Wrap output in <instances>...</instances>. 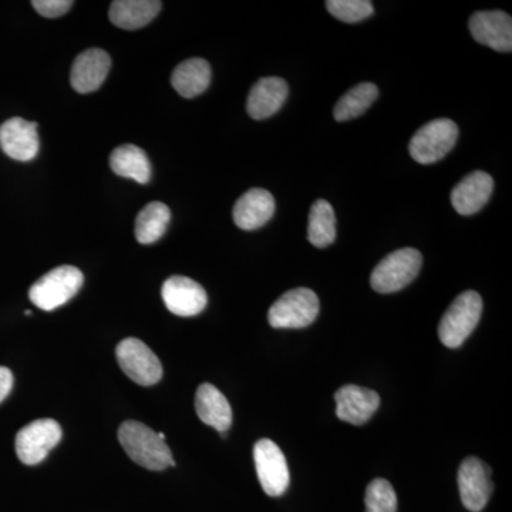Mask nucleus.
I'll use <instances>...</instances> for the list:
<instances>
[{
  "mask_svg": "<svg viewBox=\"0 0 512 512\" xmlns=\"http://www.w3.org/2000/svg\"><path fill=\"white\" fill-rule=\"evenodd\" d=\"M211 83V66L204 59H190L175 67L171 84L185 99L200 96Z\"/></svg>",
  "mask_w": 512,
  "mask_h": 512,
  "instance_id": "412c9836",
  "label": "nucleus"
},
{
  "mask_svg": "<svg viewBox=\"0 0 512 512\" xmlns=\"http://www.w3.org/2000/svg\"><path fill=\"white\" fill-rule=\"evenodd\" d=\"M275 214V198L262 188H252L245 192L235 204L232 217L238 228L254 231L264 227Z\"/></svg>",
  "mask_w": 512,
  "mask_h": 512,
  "instance_id": "f3484780",
  "label": "nucleus"
},
{
  "mask_svg": "<svg viewBox=\"0 0 512 512\" xmlns=\"http://www.w3.org/2000/svg\"><path fill=\"white\" fill-rule=\"evenodd\" d=\"M111 59L109 53L101 49L84 50L74 60L70 83L77 93L96 92L107 79L110 72Z\"/></svg>",
  "mask_w": 512,
  "mask_h": 512,
  "instance_id": "2eb2a0df",
  "label": "nucleus"
},
{
  "mask_svg": "<svg viewBox=\"0 0 512 512\" xmlns=\"http://www.w3.org/2000/svg\"><path fill=\"white\" fill-rule=\"evenodd\" d=\"M163 8L158 0H116L110 6V20L117 28L136 30L156 19Z\"/></svg>",
  "mask_w": 512,
  "mask_h": 512,
  "instance_id": "aec40b11",
  "label": "nucleus"
},
{
  "mask_svg": "<svg viewBox=\"0 0 512 512\" xmlns=\"http://www.w3.org/2000/svg\"><path fill=\"white\" fill-rule=\"evenodd\" d=\"M366 512H396L397 495L393 485L383 478H377L367 485Z\"/></svg>",
  "mask_w": 512,
  "mask_h": 512,
  "instance_id": "a878e982",
  "label": "nucleus"
},
{
  "mask_svg": "<svg viewBox=\"0 0 512 512\" xmlns=\"http://www.w3.org/2000/svg\"><path fill=\"white\" fill-rule=\"evenodd\" d=\"M468 28L480 45L497 52L510 53L512 49V19L501 10L474 13Z\"/></svg>",
  "mask_w": 512,
  "mask_h": 512,
  "instance_id": "f8f14e48",
  "label": "nucleus"
},
{
  "mask_svg": "<svg viewBox=\"0 0 512 512\" xmlns=\"http://www.w3.org/2000/svg\"><path fill=\"white\" fill-rule=\"evenodd\" d=\"M116 356L121 370L140 386H153L163 377L160 359L140 339L121 340L116 349Z\"/></svg>",
  "mask_w": 512,
  "mask_h": 512,
  "instance_id": "0eeeda50",
  "label": "nucleus"
},
{
  "mask_svg": "<svg viewBox=\"0 0 512 512\" xmlns=\"http://www.w3.org/2000/svg\"><path fill=\"white\" fill-rule=\"evenodd\" d=\"M379 97V89L373 83H360L349 90L345 96L336 103L333 116L338 121L356 119L366 113Z\"/></svg>",
  "mask_w": 512,
  "mask_h": 512,
  "instance_id": "393cba45",
  "label": "nucleus"
},
{
  "mask_svg": "<svg viewBox=\"0 0 512 512\" xmlns=\"http://www.w3.org/2000/svg\"><path fill=\"white\" fill-rule=\"evenodd\" d=\"M37 123L13 117L0 126V148L16 161L33 160L39 153Z\"/></svg>",
  "mask_w": 512,
  "mask_h": 512,
  "instance_id": "ddd939ff",
  "label": "nucleus"
},
{
  "mask_svg": "<svg viewBox=\"0 0 512 512\" xmlns=\"http://www.w3.org/2000/svg\"><path fill=\"white\" fill-rule=\"evenodd\" d=\"M336 416L353 426H362L372 419L380 406V396L375 390L348 384L335 394Z\"/></svg>",
  "mask_w": 512,
  "mask_h": 512,
  "instance_id": "4468645a",
  "label": "nucleus"
},
{
  "mask_svg": "<svg viewBox=\"0 0 512 512\" xmlns=\"http://www.w3.org/2000/svg\"><path fill=\"white\" fill-rule=\"evenodd\" d=\"M110 167L117 175L140 184L151 180V163L146 151L133 144H124L111 153Z\"/></svg>",
  "mask_w": 512,
  "mask_h": 512,
  "instance_id": "4be33fe9",
  "label": "nucleus"
},
{
  "mask_svg": "<svg viewBox=\"0 0 512 512\" xmlns=\"http://www.w3.org/2000/svg\"><path fill=\"white\" fill-rule=\"evenodd\" d=\"M458 490L468 511H483L494 490L487 464L476 457L466 458L458 468Z\"/></svg>",
  "mask_w": 512,
  "mask_h": 512,
  "instance_id": "9d476101",
  "label": "nucleus"
},
{
  "mask_svg": "<svg viewBox=\"0 0 512 512\" xmlns=\"http://www.w3.org/2000/svg\"><path fill=\"white\" fill-rule=\"evenodd\" d=\"M289 94L288 83L281 77H264L249 92L247 110L254 120H265L278 113Z\"/></svg>",
  "mask_w": 512,
  "mask_h": 512,
  "instance_id": "a211bd4d",
  "label": "nucleus"
},
{
  "mask_svg": "<svg viewBox=\"0 0 512 512\" xmlns=\"http://www.w3.org/2000/svg\"><path fill=\"white\" fill-rule=\"evenodd\" d=\"M119 440L127 456L147 470L163 471L175 464L165 440L146 424L126 421L120 426Z\"/></svg>",
  "mask_w": 512,
  "mask_h": 512,
  "instance_id": "f257e3e1",
  "label": "nucleus"
},
{
  "mask_svg": "<svg viewBox=\"0 0 512 512\" xmlns=\"http://www.w3.org/2000/svg\"><path fill=\"white\" fill-rule=\"evenodd\" d=\"M254 460L259 483L269 497H281L288 490L289 468L284 453L269 439L259 440L254 447Z\"/></svg>",
  "mask_w": 512,
  "mask_h": 512,
  "instance_id": "1a4fd4ad",
  "label": "nucleus"
},
{
  "mask_svg": "<svg viewBox=\"0 0 512 512\" xmlns=\"http://www.w3.org/2000/svg\"><path fill=\"white\" fill-rule=\"evenodd\" d=\"M84 282L82 271L76 266H57L30 288V301L42 311L52 312L76 296Z\"/></svg>",
  "mask_w": 512,
  "mask_h": 512,
  "instance_id": "7ed1b4c3",
  "label": "nucleus"
},
{
  "mask_svg": "<svg viewBox=\"0 0 512 512\" xmlns=\"http://www.w3.org/2000/svg\"><path fill=\"white\" fill-rule=\"evenodd\" d=\"M308 239L316 248H326L336 239V217L332 205L318 200L309 212Z\"/></svg>",
  "mask_w": 512,
  "mask_h": 512,
  "instance_id": "b1692460",
  "label": "nucleus"
},
{
  "mask_svg": "<svg viewBox=\"0 0 512 512\" xmlns=\"http://www.w3.org/2000/svg\"><path fill=\"white\" fill-rule=\"evenodd\" d=\"M62 427L53 419H40L23 427L16 436V454L26 466L42 463L62 440Z\"/></svg>",
  "mask_w": 512,
  "mask_h": 512,
  "instance_id": "6e6552de",
  "label": "nucleus"
},
{
  "mask_svg": "<svg viewBox=\"0 0 512 512\" xmlns=\"http://www.w3.org/2000/svg\"><path fill=\"white\" fill-rule=\"evenodd\" d=\"M458 127L453 120L437 119L424 124L410 141V156L416 163L429 165L447 156L456 146Z\"/></svg>",
  "mask_w": 512,
  "mask_h": 512,
  "instance_id": "423d86ee",
  "label": "nucleus"
},
{
  "mask_svg": "<svg viewBox=\"0 0 512 512\" xmlns=\"http://www.w3.org/2000/svg\"><path fill=\"white\" fill-rule=\"evenodd\" d=\"M483 313V299L476 291L458 295L444 313L439 325V338L447 348H460L477 328Z\"/></svg>",
  "mask_w": 512,
  "mask_h": 512,
  "instance_id": "f03ea898",
  "label": "nucleus"
},
{
  "mask_svg": "<svg viewBox=\"0 0 512 512\" xmlns=\"http://www.w3.org/2000/svg\"><path fill=\"white\" fill-rule=\"evenodd\" d=\"M330 15L345 23L362 22L373 15V3L369 0H328Z\"/></svg>",
  "mask_w": 512,
  "mask_h": 512,
  "instance_id": "bb28decb",
  "label": "nucleus"
},
{
  "mask_svg": "<svg viewBox=\"0 0 512 512\" xmlns=\"http://www.w3.org/2000/svg\"><path fill=\"white\" fill-rule=\"evenodd\" d=\"M421 264H423V256L420 251L414 248L399 249L387 255L376 266L370 276V284L379 293L402 291L419 275Z\"/></svg>",
  "mask_w": 512,
  "mask_h": 512,
  "instance_id": "20e7f679",
  "label": "nucleus"
},
{
  "mask_svg": "<svg viewBox=\"0 0 512 512\" xmlns=\"http://www.w3.org/2000/svg\"><path fill=\"white\" fill-rule=\"evenodd\" d=\"M161 296L168 311L184 318L200 315L208 303L205 289L187 276L168 278L161 289Z\"/></svg>",
  "mask_w": 512,
  "mask_h": 512,
  "instance_id": "9b49d317",
  "label": "nucleus"
},
{
  "mask_svg": "<svg viewBox=\"0 0 512 512\" xmlns=\"http://www.w3.org/2000/svg\"><path fill=\"white\" fill-rule=\"evenodd\" d=\"M195 412L202 423L214 427L222 436L232 424V409L227 397L210 383L201 384L195 394Z\"/></svg>",
  "mask_w": 512,
  "mask_h": 512,
  "instance_id": "6ab92c4d",
  "label": "nucleus"
},
{
  "mask_svg": "<svg viewBox=\"0 0 512 512\" xmlns=\"http://www.w3.org/2000/svg\"><path fill=\"white\" fill-rule=\"evenodd\" d=\"M494 190L493 177L474 171L460 181L451 192V204L460 215H473L484 208Z\"/></svg>",
  "mask_w": 512,
  "mask_h": 512,
  "instance_id": "dca6fc26",
  "label": "nucleus"
},
{
  "mask_svg": "<svg viewBox=\"0 0 512 512\" xmlns=\"http://www.w3.org/2000/svg\"><path fill=\"white\" fill-rule=\"evenodd\" d=\"M13 387V375L8 367H0V403L9 396Z\"/></svg>",
  "mask_w": 512,
  "mask_h": 512,
  "instance_id": "c85d7f7f",
  "label": "nucleus"
},
{
  "mask_svg": "<svg viewBox=\"0 0 512 512\" xmlns=\"http://www.w3.org/2000/svg\"><path fill=\"white\" fill-rule=\"evenodd\" d=\"M319 315V298L308 288H296L281 296L271 306L268 320L275 329H302Z\"/></svg>",
  "mask_w": 512,
  "mask_h": 512,
  "instance_id": "39448f33",
  "label": "nucleus"
},
{
  "mask_svg": "<svg viewBox=\"0 0 512 512\" xmlns=\"http://www.w3.org/2000/svg\"><path fill=\"white\" fill-rule=\"evenodd\" d=\"M74 3L72 0H33L32 6L43 18H60L66 15Z\"/></svg>",
  "mask_w": 512,
  "mask_h": 512,
  "instance_id": "cd10ccee",
  "label": "nucleus"
},
{
  "mask_svg": "<svg viewBox=\"0 0 512 512\" xmlns=\"http://www.w3.org/2000/svg\"><path fill=\"white\" fill-rule=\"evenodd\" d=\"M171 220V211L163 202H150L136 220V238L140 244L150 245L163 237Z\"/></svg>",
  "mask_w": 512,
  "mask_h": 512,
  "instance_id": "5701e85b",
  "label": "nucleus"
}]
</instances>
